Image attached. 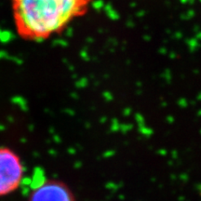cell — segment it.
<instances>
[{"instance_id": "obj_8", "label": "cell", "mask_w": 201, "mask_h": 201, "mask_svg": "<svg viewBox=\"0 0 201 201\" xmlns=\"http://www.w3.org/2000/svg\"><path fill=\"white\" fill-rule=\"evenodd\" d=\"M199 1H200V2H201V0H199Z\"/></svg>"}, {"instance_id": "obj_3", "label": "cell", "mask_w": 201, "mask_h": 201, "mask_svg": "<svg viewBox=\"0 0 201 201\" xmlns=\"http://www.w3.org/2000/svg\"><path fill=\"white\" fill-rule=\"evenodd\" d=\"M28 201H76L71 189L58 180H47L34 186Z\"/></svg>"}, {"instance_id": "obj_1", "label": "cell", "mask_w": 201, "mask_h": 201, "mask_svg": "<svg viewBox=\"0 0 201 201\" xmlns=\"http://www.w3.org/2000/svg\"><path fill=\"white\" fill-rule=\"evenodd\" d=\"M91 1L11 0L15 30L25 40H47L81 17Z\"/></svg>"}, {"instance_id": "obj_6", "label": "cell", "mask_w": 201, "mask_h": 201, "mask_svg": "<svg viewBox=\"0 0 201 201\" xmlns=\"http://www.w3.org/2000/svg\"><path fill=\"white\" fill-rule=\"evenodd\" d=\"M180 1L182 4H186V3H192V2L194 1V0H180Z\"/></svg>"}, {"instance_id": "obj_5", "label": "cell", "mask_w": 201, "mask_h": 201, "mask_svg": "<svg viewBox=\"0 0 201 201\" xmlns=\"http://www.w3.org/2000/svg\"><path fill=\"white\" fill-rule=\"evenodd\" d=\"M194 15V11H189L185 14L184 18H185V19H190V18H192Z\"/></svg>"}, {"instance_id": "obj_4", "label": "cell", "mask_w": 201, "mask_h": 201, "mask_svg": "<svg viewBox=\"0 0 201 201\" xmlns=\"http://www.w3.org/2000/svg\"><path fill=\"white\" fill-rule=\"evenodd\" d=\"M187 45H188V48L191 51H194L198 47H199V43H198V40L195 38V37H193V38H190L187 40Z\"/></svg>"}, {"instance_id": "obj_7", "label": "cell", "mask_w": 201, "mask_h": 201, "mask_svg": "<svg viewBox=\"0 0 201 201\" xmlns=\"http://www.w3.org/2000/svg\"><path fill=\"white\" fill-rule=\"evenodd\" d=\"M195 38H196L197 40H201V32H198V33L196 34Z\"/></svg>"}, {"instance_id": "obj_2", "label": "cell", "mask_w": 201, "mask_h": 201, "mask_svg": "<svg viewBox=\"0 0 201 201\" xmlns=\"http://www.w3.org/2000/svg\"><path fill=\"white\" fill-rule=\"evenodd\" d=\"M24 177V166L21 156L10 147L0 146V197L14 193Z\"/></svg>"}]
</instances>
